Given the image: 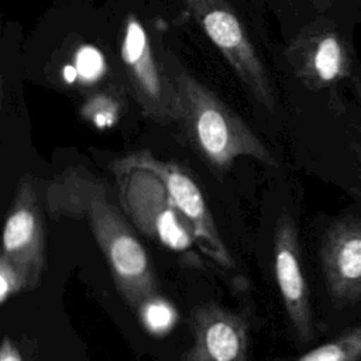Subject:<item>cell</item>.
I'll return each instance as SVG.
<instances>
[{"mask_svg":"<svg viewBox=\"0 0 361 361\" xmlns=\"http://www.w3.org/2000/svg\"><path fill=\"white\" fill-rule=\"evenodd\" d=\"M286 58L296 76L312 89L329 86L348 73L345 45L327 28L303 30L289 44Z\"/></svg>","mask_w":361,"mask_h":361,"instance_id":"30bf717a","label":"cell"},{"mask_svg":"<svg viewBox=\"0 0 361 361\" xmlns=\"http://www.w3.org/2000/svg\"><path fill=\"white\" fill-rule=\"evenodd\" d=\"M361 326L343 331L336 338L307 351L296 361H360Z\"/></svg>","mask_w":361,"mask_h":361,"instance_id":"7c38bea8","label":"cell"},{"mask_svg":"<svg viewBox=\"0 0 361 361\" xmlns=\"http://www.w3.org/2000/svg\"><path fill=\"white\" fill-rule=\"evenodd\" d=\"M23 290H30L25 275L10 259L0 255V303L4 305Z\"/></svg>","mask_w":361,"mask_h":361,"instance_id":"5bb4252c","label":"cell"},{"mask_svg":"<svg viewBox=\"0 0 361 361\" xmlns=\"http://www.w3.org/2000/svg\"><path fill=\"white\" fill-rule=\"evenodd\" d=\"M109 185L82 165L65 168L47 183L45 209L52 220H85L106 258L111 278L134 310L159 293L148 252L131 223L110 199Z\"/></svg>","mask_w":361,"mask_h":361,"instance_id":"6da1fadb","label":"cell"},{"mask_svg":"<svg viewBox=\"0 0 361 361\" xmlns=\"http://www.w3.org/2000/svg\"><path fill=\"white\" fill-rule=\"evenodd\" d=\"M322 268L330 296L347 303L361 296V221L341 220L323 238Z\"/></svg>","mask_w":361,"mask_h":361,"instance_id":"8fae6325","label":"cell"},{"mask_svg":"<svg viewBox=\"0 0 361 361\" xmlns=\"http://www.w3.org/2000/svg\"><path fill=\"white\" fill-rule=\"evenodd\" d=\"M110 169L114 173L120 206L130 223L183 262L202 267L197 243L161 178L134 161L130 154L114 159Z\"/></svg>","mask_w":361,"mask_h":361,"instance_id":"3957f363","label":"cell"},{"mask_svg":"<svg viewBox=\"0 0 361 361\" xmlns=\"http://www.w3.org/2000/svg\"><path fill=\"white\" fill-rule=\"evenodd\" d=\"M182 1L244 87L262 107L272 111L276 106L272 78L248 30L231 4L227 0Z\"/></svg>","mask_w":361,"mask_h":361,"instance_id":"277c9868","label":"cell"},{"mask_svg":"<svg viewBox=\"0 0 361 361\" xmlns=\"http://www.w3.org/2000/svg\"><path fill=\"white\" fill-rule=\"evenodd\" d=\"M274 271L289 322L302 341L313 337L310 298L302 268L300 247L295 221L282 214L274 230Z\"/></svg>","mask_w":361,"mask_h":361,"instance_id":"ba28073f","label":"cell"},{"mask_svg":"<svg viewBox=\"0 0 361 361\" xmlns=\"http://www.w3.org/2000/svg\"><path fill=\"white\" fill-rule=\"evenodd\" d=\"M0 255L20 268L30 290L38 288L47 268V231L30 176H21L17 183L3 227Z\"/></svg>","mask_w":361,"mask_h":361,"instance_id":"52a82bcc","label":"cell"},{"mask_svg":"<svg viewBox=\"0 0 361 361\" xmlns=\"http://www.w3.org/2000/svg\"><path fill=\"white\" fill-rule=\"evenodd\" d=\"M120 59L142 116L161 126L173 124V96L164 59L155 55L147 28L134 14L124 20Z\"/></svg>","mask_w":361,"mask_h":361,"instance_id":"5b68a950","label":"cell"},{"mask_svg":"<svg viewBox=\"0 0 361 361\" xmlns=\"http://www.w3.org/2000/svg\"><path fill=\"white\" fill-rule=\"evenodd\" d=\"M0 361H23L17 345L14 344V341L8 336H6L1 341Z\"/></svg>","mask_w":361,"mask_h":361,"instance_id":"9a60e30c","label":"cell"},{"mask_svg":"<svg viewBox=\"0 0 361 361\" xmlns=\"http://www.w3.org/2000/svg\"><path fill=\"white\" fill-rule=\"evenodd\" d=\"M162 59L172 87L173 124L200 159L217 172H224L241 157L275 165L272 152L261 138L210 87L196 79L173 54L166 52Z\"/></svg>","mask_w":361,"mask_h":361,"instance_id":"7a4b0ae2","label":"cell"},{"mask_svg":"<svg viewBox=\"0 0 361 361\" xmlns=\"http://www.w3.org/2000/svg\"><path fill=\"white\" fill-rule=\"evenodd\" d=\"M130 157L161 178L178 212L193 234L200 252L224 269L234 268V259L192 173L173 161L157 158L148 149L130 152Z\"/></svg>","mask_w":361,"mask_h":361,"instance_id":"8992f818","label":"cell"},{"mask_svg":"<svg viewBox=\"0 0 361 361\" xmlns=\"http://www.w3.org/2000/svg\"><path fill=\"white\" fill-rule=\"evenodd\" d=\"M145 327L154 336H164L176 323L175 307L159 293L144 300L135 310Z\"/></svg>","mask_w":361,"mask_h":361,"instance_id":"4fadbf2b","label":"cell"},{"mask_svg":"<svg viewBox=\"0 0 361 361\" xmlns=\"http://www.w3.org/2000/svg\"><path fill=\"white\" fill-rule=\"evenodd\" d=\"M316 7H319V8H326V7H329L334 0H310Z\"/></svg>","mask_w":361,"mask_h":361,"instance_id":"2e32d148","label":"cell"},{"mask_svg":"<svg viewBox=\"0 0 361 361\" xmlns=\"http://www.w3.org/2000/svg\"><path fill=\"white\" fill-rule=\"evenodd\" d=\"M190 324L193 343L183 361H247L248 330L238 314L206 303L193 309Z\"/></svg>","mask_w":361,"mask_h":361,"instance_id":"9c48e42d","label":"cell"}]
</instances>
